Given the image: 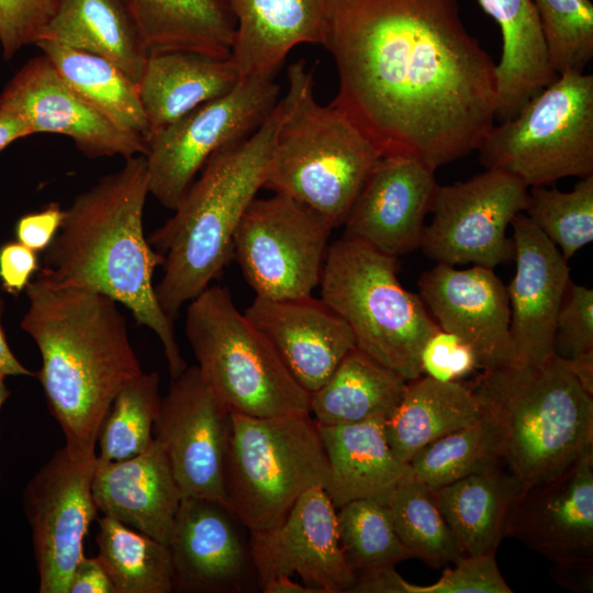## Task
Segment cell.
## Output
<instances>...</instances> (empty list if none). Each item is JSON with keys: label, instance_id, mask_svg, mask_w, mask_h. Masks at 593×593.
Masks as SVG:
<instances>
[{"label": "cell", "instance_id": "obj_1", "mask_svg": "<svg viewBox=\"0 0 593 593\" xmlns=\"http://www.w3.org/2000/svg\"><path fill=\"white\" fill-rule=\"evenodd\" d=\"M322 45L338 74L331 104L381 156L436 170L477 150L494 126L496 64L458 0H334Z\"/></svg>", "mask_w": 593, "mask_h": 593}, {"label": "cell", "instance_id": "obj_2", "mask_svg": "<svg viewBox=\"0 0 593 593\" xmlns=\"http://www.w3.org/2000/svg\"><path fill=\"white\" fill-rule=\"evenodd\" d=\"M21 328L36 344V373L65 448L79 461L97 458L101 423L125 382L143 372L125 316L110 296L37 276L25 289Z\"/></svg>", "mask_w": 593, "mask_h": 593}, {"label": "cell", "instance_id": "obj_3", "mask_svg": "<svg viewBox=\"0 0 593 593\" xmlns=\"http://www.w3.org/2000/svg\"><path fill=\"white\" fill-rule=\"evenodd\" d=\"M149 194L144 155L79 193L65 209L60 228L43 253L38 275L65 287L103 293L127 307L158 337L171 379L186 368L174 320L160 307L153 282L161 257L144 235Z\"/></svg>", "mask_w": 593, "mask_h": 593}, {"label": "cell", "instance_id": "obj_4", "mask_svg": "<svg viewBox=\"0 0 593 593\" xmlns=\"http://www.w3.org/2000/svg\"><path fill=\"white\" fill-rule=\"evenodd\" d=\"M279 118L277 103L253 134L215 152L174 215L147 237L161 257L163 276L154 289L170 318L220 276L232 256L242 217L264 188Z\"/></svg>", "mask_w": 593, "mask_h": 593}, {"label": "cell", "instance_id": "obj_5", "mask_svg": "<svg viewBox=\"0 0 593 593\" xmlns=\"http://www.w3.org/2000/svg\"><path fill=\"white\" fill-rule=\"evenodd\" d=\"M287 83L264 188L339 227L381 153L340 110L316 101L304 60L289 65Z\"/></svg>", "mask_w": 593, "mask_h": 593}, {"label": "cell", "instance_id": "obj_6", "mask_svg": "<svg viewBox=\"0 0 593 593\" xmlns=\"http://www.w3.org/2000/svg\"><path fill=\"white\" fill-rule=\"evenodd\" d=\"M505 435L504 462L524 486L555 478L593 450V400L555 355L507 365L467 382Z\"/></svg>", "mask_w": 593, "mask_h": 593}, {"label": "cell", "instance_id": "obj_7", "mask_svg": "<svg viewBox=\"0 0 593 593\" xmlns=\"http://www.w3.org/2000/svg\"><path fill=\"white\" fill-rule=\"evenodd\" d=\"M399 260L343 236L328 247L321 299L349 326L356 347L406 381L422 376L419 356L439 327L421 298L399 281Z\"/></svg>", "mask_w": 593, "mask_h": 593}, {"label": "cell", "instance_id": "obj_8", "mask_svg": "<svg viewBox=\"0 0 593 593\" xmlns=\"http://www.w3.org/2000/svg\"><path fill=\"white\" fill-rule=\"evenodd\" d=\"M328 462L311 413H231L224 463L228 508L249 530L278 525L313 486L325 488Z\"/></svg>", "mask_w": 593, "mask_h": 593}, {"label": "cell", "instance_id": "obj_9", "mask_svg": "<svg viewBox=\"0 0 593 593\" xmlns=\"http://www.w3.org/2000/svg\"><path fill=\"white\" fill-rule=\"evenodd\" d=\"M186 336L202 380L231 413H310L311 394L267 337L238 311L227 288L209 286L189 302Z\"/></svg>", "mask_w": 593, "mask_h": 593}, {"label": "cell", "instance_id": "obj_10", "mask_svg": "<svg viewBox=\"0 0 593 593\" xmlns=\"http://www.w3.org/2000/svg\"><path fill=\"white\" fill-rule=\"evenodd\" d=\"M477 150L486 169L526 187L593 175V76L559 75L513 118L493 126Z\"/></svg>", "mask_w": 593, "mask_h": 593}, {"label": "cell", "instance_id": "obj_11", "mask_svg": "<svg viewBox=\"0 0 593 593\" xmlns=\"http://www.w3.org/2000/svg\"><path fill=\"white\" fill-rule=\"evenodd\" d=\"M279 91L273 78L240 77L226 94L153 132L144 155L149 194L174 211L215 152L248 137L264 123Z\"/></svg>", "mask_w": 593, "mask_h": 593}, {"label": "cell", "instance_id": "obj_12", "mask_svg": "<svg viewBox=\"0 0 593 593\" xmlns=\"http://www.w3.org/2000/svg\"><path fill=\"white\" fill-rule=\"evenodd\" d=\"M333 228L290 197L255 198L235 232L232 255L256 296H310L320 284Z\"/></svg>", "mask_w": 593, "mask_h": 593}, {"label": "cell", "instance_id": "obj_13", "mask_svg": "<svg viewBox=\"0 0 593 593\" xmlns=\"http://www.w3.org/2000/svg\"><path fill=\"white\" fill-rule=\"evenodd\" d=\"M528 202V187L499 170L438 184L433 220L425 226L419 248L430 259L450 266L472 262L493 269L514 260V242L506 230Z\"/></svg>", "mask_w": 593, "mask_h": 593}, {"label": "cell", "instance_id": "obj_14", "mask_svg": "<svg viewBox=\"0 0 593 593\" xmlns=\"http://www.w3.org/2000/svg\"><path fill=\"white\" fill-rule=\"evenodd\" d=\"M96 461L76 460L63 447L24 488L22 506L32 532L40 593H68L85 556V538L99 513L91 488Z\"/></svg>", "mask_w": 593, "mask_h": 593}, {"label": "cell", "instance_id": "obj_15", "mask_svg": "<svg viewBox=\"0 0 593 593\" xmlns=\"http://www.w3.org/2000/svg\"><path fill=\"white\" fill-rule=\"evenodd\" d=\"M154 425L183 497L227 506L224 463L231 412L202 380L197 365L171 379ZM228 507V506H227Z\"/></svg>", "mask_w": 593, "mask_h": 593}, {"label": "cell", "instance_id": "obj_16", "mask_svg": "<svg viewBox=\"0 0 593 593\" xmlns=\"http://www.w3.org/2000/svg\"><path fill=\"white\" fill-rule=\"evenodd\" d=\"M336 513L324 488L313 486L278 525L249 532L259 588L278 575L298 574L321 593L348 592L356 577L343 553Z\"/></svg>", "mask_w": 593, "mask_h": 593}, {"label": "cell", "instance_id": "obj_17", "mask_svg": "<svg viewBox=\"0 0 593 593\" xmlns=\"http://www.w3.org/2000/svg\"><path fill=\"white\" fill-rule=\"evenodd\" d=\"M505 537L555 567L593 570V450L559 475L524 486L510 510Z\"/></svg>", "mask_w": 593, "mask_h": 593}, {"label": "cell", "instance_id": "obj_18", "mask_svg": "<svg viewBox=\"0 0 593 593\" xmlns=\"http://www.w3.org/2000/svg\"><path fill=\"white\" fill-rule=\"evenodd\" d=\"M0 109L20 115L32 134L69 137L89 158L145 155L147 141L121 130L60 77L42 53L27 60L0 93Z\"/></svg>", "mask_w": 593, "mask_h": 593}, {"label": "cell", "instance_id": "obj_19", "mask_svg": "<svg viewBox=\"0 0 593 593\" xmlns=\"http://www.w3.org/2000/svg\"><path fill=\"white\" fill-rule=\"evenodd\" d=\"M246 528L224 504L183 497L175 516L168 547L174 591L243 593L257 581Z\"/></svg>", "mask_w": 593, "mask_h": 593}, {"label": "cell", "instance_id": "obj_20", "mask_svg": "<svg viewBox=\"0 0 593 593\" xmlns=\"http://www.w3.org/2000/svg\"><path fill=\"white\" fill-rule=\"evenodd\" d=\"M437 186L435 169L419 159L381 156L346 217L344 236L393 257L416 250Z\"/></svg>", "mask_w": 593, "mask_h": 593}, {"label": "cell", "instance_id": "obj_21", "mask_svg": "<svg viewBox=\"0 0 593 593\" xmlns=\"http://www.w3.org/2000/svg\"><path fill=\"white\" fill-rule=\"evenodd\" d=\"M417 284L438 327L467 342L481 370L516 365L507 290L493 269L437 262Z\"/></svg>", "mask_w": 593, "mask_h": 593}, {"label": "cell", "instance_id": "obj_22", "mask_svg": "<svg viewBox=\"0 0 593 593\" xmlns=\"http://www.w3.org/2000/svg\"><path fill=\"white\" fill-rule=\"evenodd\" d=\"M513 228L515 275L506 287L516 365L539 366L556 355L557 315L570 278L568 260L527 217Z\"/></svg>", "mask_w": 593, "mask_h": 593}, {"label": "cell", "instance_id": "obj_23", "mask_svg": "<svg viewBox=\"0 0 593 593\" xmlns=\"http://www.w3.org/2000/svg\"><path fill=\"white\" fill-rule=\"evenodd\" d=\"M244 314L267 337L292 377L310 394L328 380L356 347L349 326L321 298L256 296Z\"/></svg>", "mask_w": 593, "mask_h": 593}, {"label": "cell", "instance_id": "obj_24", "mask_svg": "<svg viewBox=\"0 0 593 593\" xmlns=\"http://www.w3.org/2000/svg\"><path fill=\"white\" fill-rule=\"evenodd\" d=\"M91 488L104 516L168 546L182 494L157 439L130 459L108 462L97 457Z\"/></svg>", "mask_w": 593, "mask_h": 593}, {"label": "cell", "instance_id": "obj_25", "mask_svg": "<svg viewBox=\"0 0 593 593\" xmlns=\"http://www.w3.org/2000/svg\"><path fill=\"white\" fill-rule=\"evenodd\" d=\"M236 21L231 60L239 77L273 78L288 53L323 44L334 0H227Z\"/></svg>", "mask_w": 593, "mask_h": 593}, {"label": "cell", "instance_id": "obj_26", "mask_svg": "<svg viewBox=\"0 0 593 593\" xmlns=\"http://www.w3.org/2000/svg\"><path fill=\"white\" fill-rule=\"evenodd\" d=\"M318 430L328 462L324 490L336 508L365 499L384 504L413 475L410 463L392 451L384 434V419L318 424Z\"/></svg>", "mask_w": 593, "mask_h": 593}, {"label": "cell", "instance_id": "obj_27", "mask_svg": "<svg viewBox=\"0 0 593 593\" xmlns=\"http://www.w3.org/2000/svg\"><path fill=\"white\" fill-rule=\"evenodd\" d=\"M239 78L231 58L190 51L149 53L138 87L150 134L226 94Z\"/></svg>", "mask_w": 593, "mask_h": 593}, {"label": "cell", "instance_id": "obj_28", "mask_svg": "<svg viewBox=\"0 0 593 593\" xmlns=\"http://www.w3.org/2000/svg\"><path fill=\"white\" fill-rule=\"evenodd\" d=\"M523 488L502 462L430 491L462 553L480 556L495 553Z\"/></svg>", "mask_w": 593, "mask_h": 593}, {"label": "cell", "instance_id": "obj_29", "mask_svg": "<svg viewBox=\"0 0 593 593\" xmlns=\"http://www.w3.org/2000/svg\"><path fill=\"white\" fill-rule=\"evenodd\" d=\"M149 53L230 58L236 21L227 0H122Z\"/></svg>", "mask_w": 593, "mask_h": 593}, {"label": "cell", "instance_id": "obj_30", "mask_svg": "<svg viewBox=\"0 0 593 593\" xmlns=\"http://www.w3.org/2000/svg\"><path fill=\"white\" fill-rule=\"evenodd\" d=\"M481 413L482 406L467 383L421 376L407 381L400 403L384 419V434L394 455L410 463L427 445L470 424Z\"/></svg>", "mask_w": 593, "mask_h": 593}, {"label": "cell", "instance_id": "obj_31", "mask_svg": "<svg viewBox=\"0 0 593 593\" xmlns=\"http://www.w3.org/2000/svg\"><path fill=\"white\" fill-rule=\"evenodd\" d=\"M43 40L104 57L137 83L148 57L122 0H60Z\"/></svg>", "mask_w": 593, "mask_h": 593}, {"label": "cell", "instance_id": "obj_32", "mask_svg": "<svg viewBox=\"0 0 593 593\" xmlns=\"http://www.w3.org/2000/svg\"><path fill=\"white\" fill-rule=\"evenodd\" d=\"M407 381L357 347L310 396V413L323 425L387 419L400 403Z\"/></svg>", "mask_w": 593, "mask_h": 593}, {"label": "cell", "instance_id": "obj_33", "mask_svg": "<svg viewBox=\"0 0 593 593\" xmlns=\"http://www.w3.org/2000/svg\"><path fill=\"white\" fill-rule=\"evenodd\" d=\"M35 45L92 108L121 130L148 141L150 128L138 83L124 70L104 57L55 42L43 40Z\"/></svg>", "mask_w": 593, "mask_h": 593}, {"label": "cell", "instance_id": "obj_34", "mask_svg": "<svg viewBox=\"0 0 593 593\" xmlns=\"http://www.w3.org/2000/svg\"><path fill=\"white\" fill-rule=\"evenodd\" d=\"M500 26L502 55L496 65L499 88L510 94L534 92L556 76L532 0H478Z\"/></svg>", "mask_w": 593, "mask_h": 593}, {"label": "cell", "instance_id": "obj_35", "mask_svg": "<svg viewBox=\"0 0 593 593\" xmlns=\"http://www.w3.org/2000/svg\"><path fill=\"white\" fill-rule=\"evenodd\" d=\"M98 559L115 593H170L174 569L169 547L112 517L98 518Z\"/></svg>", "mask_w": 593, "mask_h": 593}, {"label": "cell", "instance_id": "obj_36", "mask_svg": "<svg viewBox=\"0 0 593 593\" xmlns=\"http://www.w3.org/2000/svg\"><path fill=\"white\" fill-rule=\"evenodd\" d=\"M505 435L493 413L481 415L423 448L411 461L413 477L430 490L504 462Z\"/></svg>", "mask_w": 593, "mask_h": 593}, {"label": "cell", "instance_id": "obj_37", "mask_svg": "<svg viewBox=\"0 0 593 593\" xmlns=\"http://www.w3.org/2000/svg\"><path fill=\"white\" fill-rule=\"evenodd\" d=\"M384 505L396 535L414 558L439 569L465 557L430 489L413 475L392 492Z\"/></svg>", "mask_w": 593, "mask_h": 593}, {"label": "cell", "instance_id": "obj_38", "mask_svg": "<svg viewBox=\"0 0 593 593\" xmlns=\"http://www.w3.org/2000/svg\"><path fill=\"white\" fill-rule=\"evenodd\" d=\"M160 402L157 372H142L125 382L101 423L98 459L121 461L145 451L154 440Z\"/></svg>", "mask_w": 593, "mask_h": 593}, {"label": "cell", "instance_id": "obj_39", "mask_svg": "<svg viewBox=\"0 0 593 593\" xmlns=\"http://www.w3.org/2000/svg\"><path fill=\"white\" fill-rule=\"evenodd\" d=\"M336 511L340 546L355 577L414 558L396 535L383 503L355 500Z\"/></svg>", "mask_w": 593, "mask_h": 593}, {"label": "cell", "instance_id": "obj_40", "mask_svg": "<svg viewBox=\"0 0 593 593\" xmlns=\"http://www.w3.org/2000/svg\"><path fill=\"white\" fill-rule=\"evenodd\" d=\"M526 212L569 260L593 240V175L581 178L568 192L532 187Z\"/></svg>", "mask_w": 593, "mask_h": 593}, {"label": "cell", "instance_id": "obj_41", "mask_svg": "<svg viewBox=\"0 0 593 593\" xmlns=\"http://www.w3.org/2000/svg\"><path fill=\"white\" fill-rule=\"evenodd\" d=\"M353 593H512L502 577L495 553L465 556L448 567L433 584H413L395 567L381 568L357 577Z\"/></svg>", "mask_w": 593, "mask_h": 593}, {"label": "cell", "instance_id": "obj_42", "mask_svg": "<svg viewBox=\"0 0 593 593\" xmlns=\"http://www.w3.org/2000/svg\"><path fill=\"white\" fill-rule=\"evenodd\" d=\"M551 67L557 75L583 72L593 58V4L590 0H532Z\"/></svg>", "mask_w": 593, "mask_h": 593}, {"label": "cell", "instance_id": "obj_43", "mask_svg": "<svg viewBox=\"0 0 593 593\" xmlns=\"http://www.w3.org/2000/svg\"><path fill=\"white\" fill-rule=\"evenodd\" d=\"M60 0H0V47L5 60L35 44Z\"/></svg>", "mask_w": 593, "mask_h": 593}, {"label": "cell", "instance_id": "obj_44", "mask_svg": "<svg viewBox=\"0 0 593 593\" xmlns=\"http://www.w3.org/2000/svg\"><path fill=\"white\" fill-rule=\"evenodd\" d=\"M593 350V290L569 282L556 324V355L573 357Z\"/></svg>", "mask_w": 593, "mask_h": 593}, {"label": "cell", "instance_id": "obj_45", "mask_svg": "<svg viewBox=\"0 0 593 593\" xmlns=\"http://www.w3.org/2000/svg\"><path fill=\"white\" fill-rule=\"evenodd\" d=\"M419 366L422 376L441 382L461 381L480 369L473 348L457 335L440 328L425 342Z\"/></svg>", "mask_w": 593, "mask_h": 593}, {"label": "cell", "instance_id": "obj_46", "mask_svg": "<svg viewBox=\"0 0 593 593\" xmlns=\"http://www.w3.org/2000/svg\"><path fill=\"white\" fill-rule=\"evenodd\" d=\"M38 253L18 240L0 246V284L8 294L18 296L41 269Z\"/></svg>", "mask_w": 593, "mask_h": 593}, {"label": "cell", "instance_id": "obj_47", "mask_svg": "<svg viewBox=\"0 0 593 593\" xmlns=\"http://www.w3.org/2000/svg\"><path fill=\"white\" fill-rule=\"evenodd\" d=\"M65 209L57 202L22 215L15 223L18 242L36 253H44L57 235L64 220Z\"/></svg>", "mask_w": 593, "mask_h": 593}, {"label": "cell", "instance_id": "obj_48", "mask_svg": "<svg viewBox=\"0 0 593 593\" xmlns=\"http://www.w3.org/2000/svg\"><path fill=\"white\" fill-rule=\"evenodd\" d=\"M68 593H115V591L98 557L83 556L71 574Z\"/></svg>", "mask_w": 593, "mask_h": 593}, {"label": "cell", "instance_id": "obj_49", "mask_svg": "<svg viewBox=\"0 0 593 593\" xmlns=\"http://www.w3.org/2000/svg\"><path fill=\"white\" fill-rule=\"evenodd\" d=\"M5 302L0 298V374L3 377H36V373L22 365L11 350L2 324Z\"/></svg>", "mask_w": 593, "mask_h": 593}, {"label": "cell", "instance_id": "obj_50", "mask_svg": "<svg viewBox=\"0 0 593 593\" xmlns=\"http://www.w3.org/2000/svg\"><path fill=\"white\" fill-rule=\"evenodd\" d=\"M33 135L27 123L16 113L0 109V153L18 139Z\"/></svg>", "mask_w": 593, "mask_h": 593}, {"label": "cell", "instance_id": "obj_51", "mask_svg": "<svg viewBox=\"0 0 593 593\" xmlns=\"http://www.w3.org/2000/svg\"><path fill=\"white\" fill-rule=\"evenodd\" d=\"M561 360L582 388L593 395V350L573 357H561Z\"/></svg>", "mask_w": 593, "mask_h": 593}, {"label": "cell", "instance_id": "obj_52", "mask_svg": "<svg viewBox=\"0 0 593 593\" xmlns=\"http://www.w3.org/2000/svg\"><path fill=\"white\" fill-rule=\"evenodd\" d=\"M260 589L264 593H321L315 588L291 580L289 575L272 578L265 582Z\"/></svg>", "mask_w": 593, "mask_h": 593}, {"label": "cell", "instance_id": "obj_53", "mask_svg": "<svg viewBox=\"0 0 593 593\" xmlns=\"http://www.w3.org/2000/svg\"><path fill=\"white\" fill-rule=\"evenodd\" d=\"M4 379L5 377L0 374V411L3 404L5 403V401L8 400V398L10 396V391L7 388Z\"/></svg>", "mask_w": 593, "mask_h": 593}, {"label": "cell", "instance_id": "obj_54", "mask_svg": "<svg viewBox=\"0 0 593 593\" xmlns=\"http://www.w3.org/2000/svg\"><path fill=\"white\" fill-rule=\"evenodd\" d=\"M0 482H1V472H0Z\"/></svg>", "mask_w": 593, "mask_h": 593}]
</instances>
